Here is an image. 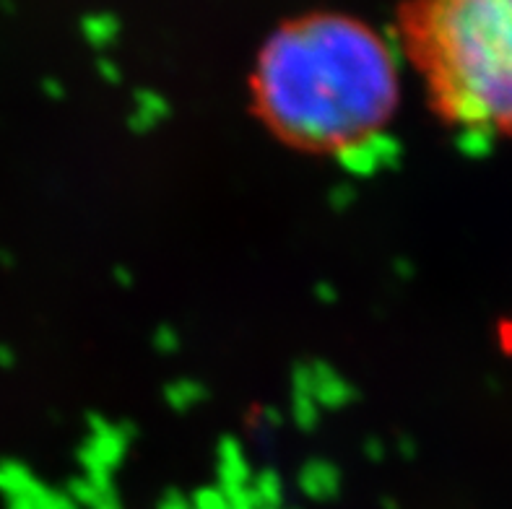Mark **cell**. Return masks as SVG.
<instances>
[{"label": "cell", "instance_id": "1", "mask_svg": "<svg viewBox=\"0 0 512 509\" xmlns=\"http://www.w3.org/2000/svg\"><path fill=\"white\" fill-rule=\"evenodd\" d=\"M401 104L396 55L364 21L310 13L281 24L250 73V107L284 146L349 156L390 128Z\"/></svg>", "mask_w": 512, "mask_h": 509}, {"label": "cell", "instance_id": "2", "mask_svg": "<svg viewBox=\"0 0 512 509\" xmlns=\"http://www.w3.org/2000/svg\"><path fill=\"white\" fill-rule=\"evenodd\" d=\"M396 29L442 123L512 141V0H403Z\"/></svg>", "mask_w": 512, "mask_h": 509}]
</instances>
